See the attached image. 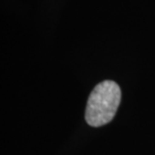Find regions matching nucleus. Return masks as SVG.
Wrapping results in <instances>:
<instances>
[{"label": "nucleus", "mask_w": 155, "mask_h": 155, "mask_svg": "<svg viewBox=\"0 0 155 155\" xmlns=\"http://www.w3.org/2000/svg\"><path fill=\"white\" fill-rule=\"evenodd\" d=\"M121 101V90L113 81H104L93 89L86 108V121L90 126L100 127L115 116Z\"/></svg>", "instance_id": "nucleus-1"}]
</instances>
